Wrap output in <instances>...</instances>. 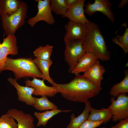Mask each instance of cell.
Returning <instances> with one entry per match:
<instances>
[{
    "instance_id": "cell-31",
    "label": "cell",
    "mask_w": 128,
    "mask_h": 128,
    "mask_svg": "<svg viewBox=\"0 0 128 128\" xmlns=\"http://www.w3.org/2000/svg\"><path fill=\"white\" fill-rule=\"evenodd\" d=\"M76 0H65V3L69 7Z\"/></svg>"
},
{
    "instance_id": "cell-20",
    "label": "cell",
    "mask_w": 128,
    "mask_h": 128,
    "mask_svg": "<svg viewBox=\"0 0 128 128\" xmlns=\"http://www.w3.org/2000/svg\"><path fill=\"white\" fill-rule=\"evenodd\" d=\"M38 68L42 74V79L46 80L53 86L55 82L50 77L49 74V69L53 62L50 59L44 60L35 58L33 59Z\"/></svg>"
},
{
    "instance_id": "cell-8",
    "label": "cell",
    "mask_w": 128,
    "mask_h": 128,
    "mask_svg": "<svg viewBox=\"0 0 128 128\" xmlns=\"http://www.w3.org/2000/svg\"><path fill=\"white\" fill-rule=\"evenodd\" d=\"M92 2H88L84 5L86 7L84 12L91 16L96 11L101 12L106 16L112 23H114V16L111 9L112 4L109 0H95L93 3H91Z\"/></svg>"
},
{
    "instance_id": "cell-32",
    "label": "cell",
    "mask_w": 128,
    "mask_h": 128,
    "mask_svg": "<svg viewBox=\"0 0 128 128\" xmlns=\"http://www.w3.org/2000/svg\"><path fill=\"white\" fill-rule=\"evenodd\" d=\"M105 128V127H103V128Z\"/></svg>"
},
{
    "instance_id": "cell-26",
    "label": "cell",
    "mask_w": 128,
    "mask_h": 128,
    "mask_svg": "<svg viewBox=\"0 0 128 128\" xmlns=\"http://www.w3.org/2000/svg\"><path fill=\"white\" fill-rule=\"evenodd\" d=\"M122 25L126 28L122 36L117 35V37L114 38L112 40L114 42L123 49L124 54H126L128 51V29L127 27V22Z\"/></svg>"
},
{
    "instance_id": "cell-28",
    "label": "cell",
    "mask_w": 128,
    "mask_h": 128,
    "mask_svg": "<svg viewBox=\"0 0 128 128\" xmlns=\"http://www.w3.org/2000/svg\"><path fill=\"white\" fill-rule=\"evenodd\" d=\"M102 121H95L87 119L79 128H95L103 123Z\"/></svg>"
},
{
    "instance_id": "cell-3",
    "label": "cell",
    "mask_w": 128,
    "mask_h": 128,
    "mask_svg": "<svg viewBox=\"0 0 128 128\" xmlns=\"http://www.w3.org/2000/svg\"><path fill=\"white\" fill-rule=\"evenodd\" d=\"M12 71L17 80L22 78H42V74L31 58L13 59L7 57L2 71Z\"/></svg>"
},
{
    "instance_id": "cell-25",
    "label": "cell",
    "mask_w": 128,
    "mask_h": 128,
    "mask_svg": "<svg viewBox=\"0 0 128 128\" xmlns=\"http://www.w3.org/2000/svg\"><path fill=\"white\" fill-rule=\"evenodd\" d=\"M50 6L52 11L62 17L66 14L69 7L65 0H50Z\"/></svg>"
},
{
    "instance_id": "cell-2",
    "label": "cell",
    "mask_w": 128,
    "mask_h": 128,
    "mask_svg": "<svg viewBox=\"0 0 128 128\" xmlns=\"http://www.w3.org/2000/svg\"><path fill=\"white\" fill-rule=\"evenodd\" d=\"M86 26V34L82 40V46L85 52L92 54L98 59L104 61L110 60V52L98 26L90 21Z\"/></svg>"
},
{
    "instance_id": "cell-15",
    "label": "cell",
    "mask_w": 128,
    "mask_h": 128,
    "mask_svg": "<svg viewBox=\"0 0 128 128\" xmlns=\"http://www.w3.org/2000/svg\"><path fill=\"white\" fill-rule=\"evenodd\" d=\"M105 71L104 66L101 65L98 60L82 75L94 84L101 86V82Z\"/></svg>"
},
{
    "instance_id": "cell-19",
    "label": "cell",
    "mask_w": 128,
    "mask_h": 128,
    "mask_svg": "<svg viewBox=\"0 0 128 128\" xmlns=\"http://www.w3.org/2000/svg\"><path fill=\"white\" fill-rule=\"evenodd\" d=\"M71 111H72L71 110H62L57 109L50 110H46L41 113L35 112L34 115L38 120L37 126L38 127L42 125L45 127L48 121L54 116L62 112L68 113Z\"/></svg>"
},
{
    "instance_id": "cell-21",
    "label": "cell",
    "mask_w": 128,
    "mask_h": 128,
    "mask_svg": "<svg viewBox=\"0 0 128 128\" xmlns=\"http://www.w3.org/2000/svg\"><path fill=\"white\" fill-rule=\"evenodd\" d=\"M22 1L19 0H0V15H9L17 11Z\"/></svg>"
},
{
    "instance_id": "cell-1",
    "label": "cell",
    "mask_w": 128,
    "mask_h": 128,
    "mask_svg": "<svg viewBox=\"0 0 128 128\" xmlns=\"http://www.w3.org/2000/svg\"><path fill=\"white\" fill-rule=\"evenodd\" d=\"M52 86L65 99L84 103L89 99L98 95L102 89L101 86L94 84L79 74L68 83L61 84L55 82Z\"/></svg>"
},
{
    "instance_id": "cell-24",
    "label": "cell",
    "mask_w": 128,
    "mask_h": 128,
    "mask_svg": "<svg viewBox=\"0 0 128 128\" xmlns=\"http://www.w3.org/2000/svg\"><path fill=\"white\" fill-rule=\"evenodd\" d=\"M53 47L49 45L40 46L36 49L33 53L34 57L39 59L48 60L50 59Z\"/></svg>"
},
{
    "instance_id": "cell-7",
    "label": "cell",
    "mask_w": 128,
    "mask_h": 128,
    "mask_svg": "<svg viewBox=\"0 0 128 128\" xmlns=\"http://www.w3.org/2000/svg\"><path fill=\"white\" fill-rule=\"evenodd\" d=\"M36 1L37 3V13L35 16L28 19V23L32 27H34L37 22L41 21H44L50 25L54 24L55 21L50 7V0H37Z\"/></svg>"
},
{
    "instance_id": "cell-22",
    "label": "cell",
    "mask_w": 128,
    "mask_h": 128,
    "mask_svg": "<svg viewBox=\"0 0 128 128\" xmlns=\"http://www.w3.org/2000/svg\"><path fill=\"white\" fill-rule=\"evenodd\" d=\"M125 76L119 82L113 85L109 91L110 94L114 97H117L120 94L128 92V71H124Z\"/></svg>"
},
{
    "instance_id": "cell-29",
    "label": "cell",
    "mask_w": 128,
    "mask_h": 128,
    "mask_svg": "<svg viewBox=\"0 0 128 128\" xmlns=\"http://www.w3.org/2000/svg\"><path fill=\"white\" fill-rule=\"evenodd\" d=\"M119 121L117 124L110 128H128V118Z\"/></svg>"
},
{
    "instance_id": "cell-5",
    "label": "cell",
    "mask_w": 128,
    "mask_h": 128,
    "mask_svg": "<svg viewBox=\"0 0 128 128\" xmlns=\"http://www.w3.org/2000/svg\"><path fill=\"white\" fill-rule=\"evenodd\" d=\"M64 42V59L68 64L69 72L70 73L85 52L82 46V40L81 39L70 40L65 41Z\"/></svg>"
},
{
    "instance_id": "cell-18",
    "label": "cell",
    "mask_w": 128,
    "mask_h": 128,
    "mask_svg": "<svg viewBox=\"0 0 128 128\" xmlns=\"http://www.w3.org/2000/svg\"><path fill=\"white\" fill-rule=\"evenodd\" d=\"M112 117L111 111L108 108L97 110L91 107L88 119L95 121H102L103 123L105 124L110 121Z\"/></svg>"
},
{
    "instance_id": "cell-11",
    "label": "cell",
    "mask_w": 128,
    "mask_h": 128,
    "mask_svg": "<svg viewBox=\"0 0 128 128\" xmlns=\"http://www.w3.org/2000/svg\"><path fill=\"white\" fill-rule=\"evenodd\" d=\"M86 25L69 20L65 25L66 32L64 41L78 39L83 40L87 31Z\"/></svg>"
},
{
    "instance_id": "cell-16",
    "label": "cell",
    "mask_w": 128,
    "mask_h": 128,
    "mask_svg": "<svg viewBox=\"0 0 128 128\" xmlns=\"http://www.w3.org/2000/svg\"><path fill=\"white\" fill-rule=\"evenodd\" d=\"M97 60L98 59L94 55L90 53L85 52L79 59L70 73L76 76L81 72H84Z\"/></svg>"
},
{
    "instance_id": "cell-27",
    "label": "cell",
    "mask_w": 128,
    "mask_h": 128,
    "mask_svg": "<svg viewBox=\"0 0 128 128\" xmlns=\"http://www.w3.org/2000/svg\"><path fill=\"white\" fill-rule=\"evenodd\" d=\"M0 128H18L14 119L7 113L0 117Z\"/></svg>"
},
{
    "instance_id": "cell-12",
    "label": "cell",
    "mask_w": 128,
    "mask_h": 128,
    "mask_svg": "<svg viewBox=\"0 0 128 128\" xmlns=\"http://www.w3.org/2000/svg\"><path fill=\"white\" fill-rule=\"evenodd\" d=\"M85 0H76L69 7L66 14L63 16L69 20L81 23L85 25L90 22L86 18L84 9Z\"/></svg>"
},
{
    "instance_id": "cell-23",
    "label": "cell",
    "mask_w": 128,
    "mask_h": 128,
    "mask_svg": "<svg viewBox=\"0 0 128 128\" xmlns=\"http://www.w3.org/2000/svg\"><path fill=\"white\" fill-rule=\"evenodd\" d=\"M35 101L33 105L34 108L38 111L52 110L58 109L57 106L50 102L45 96L40 98L34 97Z\"/></svg>"
},
{
    "instance_id": "cell-10",
    "label": "cell",
    "mask_w": 128,
    "mask_h": 128,
    "mask_svg": "<svg viewBox=\"0 0 128 128\" xmlns=\"http://www.w3.org/2000/svg\"><path fill=\"white\" fill-rule=\"evenodd\" d=\"M44 81L34 78L31 80L27 79L24 82L26 86L31 87L34 89L33 95L41 96L54 97L58 93L56 89L54 87L46 85Z\"/></svg>"
},
{
    "instance_id": "cell-30",
    "label": "cell",
    "mask_w": 128,
    "mask_h": 128,
    "mask_svg": "<svg viewBox=\"0 0 128 128\" xmlns=\"http://www.w3.org/2000/svg\"><path fill=\"white\" fill-rule=\"evenodd\" d=\"M128 2V0H122L119 4L118 7L121 8H123L125 5L127 4Z\"/></svg>"
},
{
    "instance_id": "cell-13",
    "label": "cell",
    "mask_w": 128,
    "mask_h": 128,
    "mask_svg": "<svg viewBox=\"0 0 128 128\" xmlns=\"http://www.w3.org/2000/svg\"><path fill=\"white\" fill-rule=\"evenodd\" d=\"M7 80L16 89L18 100L25 103L27 105L33 106L35 101L34 97L32 95L34 90V88L31 87L21 86L15 78L10 77Z\"/></svg>"
},
{
    "instance_id": "cell-6",
    "label": "cell",
    "mask_w": 128,
    "mask_h": 128,
    "mask_svg": "<svg viewBox=\"0 0 128 128\" xmlns=\"http://www.w3.org/2000/svg\"><path fill=\"white\" fill-rule=\"evenodd\" d=\"M111 104L108 108L111 110L113 122H117L128 118V96L126 93L119 95L116 100L112 97Z\"/></svg>"
},
{
    "instance_id": "cell-4",
    "label": "cell",
    "mask_w": 128,
    "mask_h": 128,
    "mask_svg": "<svg viewBox=\"0 0 128 128\" xmlns=\"http://www.w3.org/2000/svg\"><path fill=\"white\" fill-rule=\"evenodd\" d=\"M26 3L22 1L18 10L9 15H0L2 27L7 36L14 35L16 31L25 23L28 10Z\"/></svg>"
},
{
    "instance_id": "cell-9",
    "label": "cell",
    "mask_w": 128,
    "mask_h": 128,
    "mask_svg": "<svg viewBox=\"0 0 128 128\" xmlns=\"http://www.w3.org/2000/svg\"><path fill=\"white\" fill-rule=\"evenodd\" d=\"M0 42V72L2 71L8 55H16L18 53L16 37L14 35H10Z\"/></svg>"
},
{
    "instance_id": "cell-17",
    "label": "cell",
    "mask_w": 128,
    "mask_h": 128,
    "mask_svg": "<svg viewBox=\"0 0 128 128\" xmlns=\"http://www.w3.org/2000/svg\"><path fill=\"white\" fill-rule=\"evenodd\" d=\"M84 103L85 108L80 114L75 117L74 114H71L70 122L66 128H79L84 122L88 119L92 107L88 100Z\"/></svg>"
},
{
    "instance_id": "cell-14",
    "label": "cell",
    "mask_w": 128,
    "mask_h": 128,
    "mask_svg": "<svg viewBox=\"0 0 128 128\" xmlns=\"http://www.w3.org/2000/svg\"><path fill=\"white\" fill-rule=\"evenodd\" d=\"M6 113L17 121L18 128H35L34 118L30 114L15 109H9Z\"/></svg>"
}]
</instances>
